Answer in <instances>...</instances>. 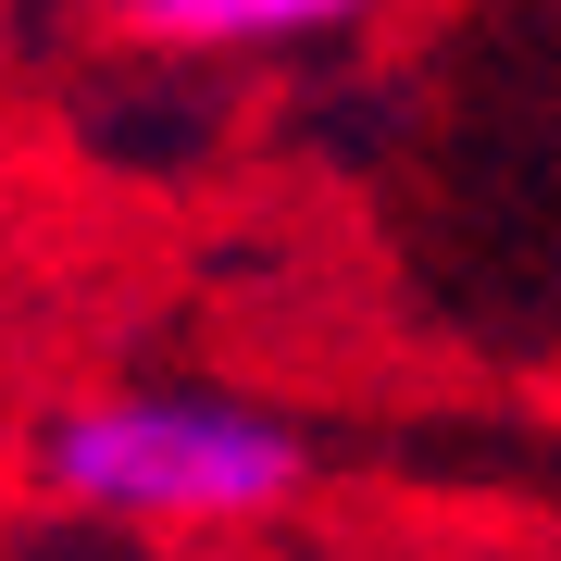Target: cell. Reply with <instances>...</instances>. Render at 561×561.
Returning <instances> with one entry per match:
<instances>
[{"label":"cell","mask_w":561,"mask_h":561,"mask_svg":"<svg viewBox=\"0 0 561 561\" xmlns=\"http://www.w3.org/2000/svg\"><path fill=\"white\" fill-rule=\"evenodd\" d=\"M38 500L88 524H275L312 486V437L238 387H88L25 437Z\"/></svg>","instance_id":"obj_1"},{"label":"cell","mask_w":561,"mask_h":561,"mask_svg":"<svg viewBox=\"0 0 561 561\" xmlns=\"http://www.w3.org/2000/svg\"><path fill=\"white\" fill-rule=\"evenodd\" d=\"M375 0H101L113 38L138 50H175V62H225V50H312V38H350Z\"/></svg>","instance_id":"obj_2"}]
</instances>
